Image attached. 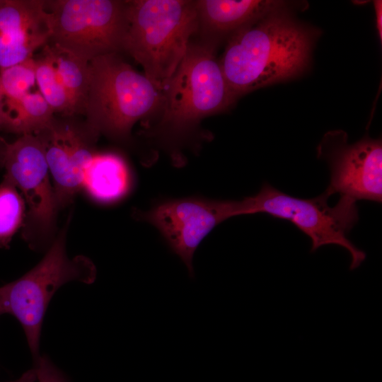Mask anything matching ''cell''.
I'll use <instances>...</instances> for the list:
<instances>
[{"label": "cell", "mask_w": 382, "mask_h": 382, "mask_svg": "<svg viewBox=\"0 0 382 382\" xmlns=\"http://www.w3.org/2000/svg\"><path fill=\"white\" fill-rule=\"evenodd\" d=\"M1 117H2V105H1V97L0 93V130L1 127Z\"/></svg>", "instance_id": "obj_24"}, {"label": "cell", "mask_w": 382, "mask_h": 382, "mask_svg": "<svg viewBox=\"0 0 382 382\" xmlns=\"http://www.w3.org/2000/svg\"><path fill=\"white\" fill-rule=\"evenodd\" d=\"M90 67L85 122L99 137L129 141L136 122L161 110L163 91L135 71L120 53L94 58Z\"/></svg>", "instance_id": "obj_3"}, {"label": "cell", "mask_w": 382, "mask_h": 382, "mask_svg": "<svg viewBox=\"0 0 382 382\" xmlns=\"http://www.w3.org/2000/svg\"><path fill=\"white\" fill-rule=\"evenodd\" d=\"M35 83V60L33 57L0 69L1 102L20 99L30 92Z\"/></svg>", "instance_id": "obj_19"}, {"label": "cell", "mask_w": 382, "mask_h": 382, "mask_svg": "<svg viewBox=\"0 0 382 382\" xmlns=\"http://www.w3.org/2000/svg\"><path fill=\"white\" fill-rule=\"evenodd\" d=\"M4 314L3 313V311H2V308H1V302H0V316Z\"/></svg>", "instance_id": "obj_25"}, {"label": "cell", "mask_w": 382, "mask_h": 382, "mask_svg": "<svg viewBox=\"0 0 382 382\" xmlns=\"http://www.w3.org/2000/svg\"><path fill=\"white\" fill-rule=\"evenodd\" d=\"M45 46L53 59L58 77L73 103L76 115H83L91 82L90 62L54 45Z\"/></svg>", "instance_id": "obj_16"}, {"label": "cell", "mask_w": 382, "mask_h": 382, "mask_svg": "<svg viewBox=\"0 0 382 382\" xmlns=\"http://www.w3.org/2000/svg\"><path fill=\"white\" fill-rule=\"evenodd\" d=\"M4 0H0V6L3 4Z\"/></svg>", "instance_id": "obj_26"}, {"label": "cell", "mask_w": 382, "mask_h": 382, "mask_svg": "<svg viewBox=\"0 0 382 382\" xmlns=\"http://www.w3.org/2000/svg\"><path fill=\"white\" fill-rule=\"evenodd\" d=\"M61 116H54L47 127L35 133L44 142L58 209L69 204L82 188L83 172L96 153L94 146L99 137L76 115Z\"/></svg>", "instance_id": "obj_11"}, {"label": "cell", "mask_w": 382, "mask_h": 382, "mask_svg": "<svg viewBox=\"0 0 382 382\" xmlns=\"http://www.w3.org/2000/svg\"><path fill=\"white\" fill-rule=\"evenodd\" d=\"M34 361L38 382H69L66 376L45 355H40Z\"/></svg>", "instance_id": "obj_20"}, {"label": "cell", "mask_w": 382, "mask_h": 382, "mask_svg": "<svg viewBox=\"0 0 382 382\" xmlns=\"http://www.w3.org/2000/svg\"><path fill=\"white\" fill-rule=\"evenodd\" d=\"M8 143L0 135V166H4Z\"/></svg>", "instance_id": "obj_23"}, {"label": "cell", "mask_w": 382, "mask_h": 382, "mask_svg": "<svg viewBox=\"0 0 382 382\" xmlns=\"http://www.w3.org/2000/svg\"><path fill=\"white\" fill-rule=\"evenodd\" d=\"M376 16V25L378 32L379 37L382 39V1L377 0L374 1Z\"/></svg>", "instance_id": "obj_21"}, {"label": "cell", "mask_w": 382, "mask_h": 382, "mask_svg": "<svg viewBox=\"0 0 382 382\" xmlns=\"http://www.w3.org/2000/svg\"><path fill=\"white\" fill-rule=\"evenodd\" d=\"M96 277V268L90 259L67 255L65 228L40 262L24 275L0 287L3 313L13 316L21 323L33 360L40 356L42 321L55 292L66 283L77 281L88 284Z\"/></svg>", "instance_id": "obj_5"}, {"label": "cell", "mask_w": 382, "mask_h": 382, "mask_svg": "<svg viewBox=\"0 0 382 382\" xmlns=\"http://www.w3.org/2000/svg\"><path fill=\"white\" fill-rule=\"evenodd\" d=\"M50 37L44 0H4L0 6V69L32 58Z\"/></svg>", "instance_id": "obj_12"}, {"label": "cell", "mask_w": 382, "mask_h": 382, "mask_svg": "<svg viewBox=\"0 0 382 382\" xmlns=\"http://www.w3.org/2000/svg\"><path fill=\"white\" fill-rule=\"evenodd\" d=\"M248 214H267L274 218L287 220L308 236L311 251L327 245H337L345 249L351 257L350 269L359 267L366 258L347 237L359 219L357 202L340 197L330 207L323 193L301 199L287 195L269 183H264L254 196L247 197Z\"/></svg>", "instance_id": "obj_7"}, {"label": "cell", "mask_w": 382, "mask_h": 382, "mask_svg": "<svg viewBox=\"0 0 382 382\" xmlns=\"http://www.w3.org/2000/svg\"><path fill=\"white\" fill-rule=\"evenodd\" d=\"M216 47L203 42L190 43L185 55L163 90L161 137L180 139L208 116L228 109L237 99L231 92Z\"/></svg>", "instance_id": "obj_4"}, {"label": "cell", "mask_w": 382, "mask_h": 382, "mask_svg": "<svg viewBox=\"0 0 382 382\" xmlns=\"http://www.w3.org/2000/svg\"><path fill=\"white\" fill-rule=\"evenodd\" d=\"M25 207L17 187L4 178L0 184V245L6 247L23 224Z\"/></svg>", "instance_id": "obj_18"}, {"label": "cell", "mask_w": 382, "mask_h": 382, "mask_svg": "<svg viewBox=\"0 0 382 382\" xmlns=\"http://www.w3.org/2000/svg\"><path fill=\"white\" fill-rule=\"evenodd\" d=\"M3 166L4 178L21 190L28 207L23 237L31 248L39 249L50 238L58 209L40 135H21L8 144Z\"/></svg>", "instance_id": "obj_9"}, {"label": "cell", "mask_w": 382, "mask_h": 382, "mask_svg": "<svg viewBox=\"0 0 382 382\" xmlns=\"http://www.w3.org/2000/svg\"><path fill=\"white\" fill-rule=\"evenodd\" d=\"M282 2L267 0H197L202 42L217 47L225 36L279 9Z\"/></svg>", "instance_id": "obj_13"}, {"label": "cell", "mask_w": 382, "mask_h": 382, "mask_svg": "<svg viewBox=\"0 0 382 382\" xmlns=\"http://www.w3.org/2000/svg\"><path fill=\"white\" fill-rule=\"evenodd\" d=\"M131 178L125 160L112 153H96L85 168L82 187L95 199L112 202L129 190Z\"/></svg>", "instance_id": "obj_14"}, {"label": "cell", "mask_w": 382, "mask_h": 382, "mask_svg": "<svg viewBox=\"0 0 382 382\" xmlns=\"http://www.w3.org/2000/svg\"><path fill=\"white\" fill-rule=\"evenodd\" d=\"M42 55L35 60V81L39 91L54 113L76 115L73 103L56 71L53 59L44 46Z\"/></svg>", "instance_id": "obj_17"}, {"label": "cell", "mask_w": 382, "mask_h": 382, "mask_svg": "<svg viewBox=\"0 0 382 382\" xmlns=\"http://www.w3.org/2000/svg\"><path fill=\"white\" fill-rule=\"evenodd\" d=\"M50 37L47 44L90 62L123 52L127 1L46 0Z\"/></svg>", "instance_id": "obj_6"}, {"label": "cell", "mask_w": 382, "mask_h": 382, "mask_svg": "<svg viewBox=\"0 0 382 382\" xmlns=\"http://www.w3.org/2000/svg\"><path fill=\"white\" fill-rule=\"evenodd\" d=\"M1 130L21 135L47 127L54 112L40 91L29 92L16 100L2 101Z\"/></svg>", "instance_id": "obj_15"}, {"label": "cell", "mask_w": 382, "mask_h": 382, "mask_svg": "<svg viewBox=\"0 0 382 382\" xmlns=\"http://www.w3.org/2000/svg\"><path fill=\"white\" fill-rule=\"evenodd\" d=\"M318 156L325 159L330 180L323 194L330 197L340 194L354 202L382 201V144L379 139L366 137L348 144L346 133H328L318 148Z\"/></svg>", "instance_id": "obj_10"}, {"label": "cell", "mask_w": 382, "mask_h": 382, "mask_svg": "<svg viewBox=\"0 0 382 382\" xmlns=\"http://www.w3.org/2000/svg\"><path fill=\"white\" fill-rule=\"evenodd\" d=\"M37 381V375L35 368L30 369L24 372L21 377L16 380L8 382H35Z\"/></svg>", "instance_id": "obj_22"}, {"label": "cell", "mask_w": 382, "mask_h": 382, "mask_svg": "<svg viewBox=\"0 0 382 382\" xmlns=\"http://www.w3.org/2000/svg\"><path fill=\"white\" fill-rule=\"evenodd\" d=\"M198 31L196 1H127V30L123 52L163 91Z\"/></svg>", "instance_id": "obj_2"}, {"label": "cell", "mask_w": 382, "mask_h": 382, "mask_svg": "<svg viewBox=\"0 0 382 382\" xmlns=\"http://www.w3.org/2000/svg\"><path fill=\"white\" fill-rule=\"evenodd\" d=\"M313 39L281 8L236 30L219 59L233 94L238 98L299 75L308 64Z\"/></svg>", "instance_id": "obj_1"}, {"label": "cell", "mask_w": 382, "mask_h": 382, "mask_svg": "<svg viewBox=\"0 0 382 382\" xmlns=\"http://www.w3.org/2000/svg\"><path fill=\"white\" fill-rule=\"evenodd\" d=\"M134 214L158 229L193 277V256L202 240L225 220L247 214V207L245 198L218 200L189 197L162 200L150 209Z\"/></svg>", "instance_id": "obj_8"}]
</instances>
